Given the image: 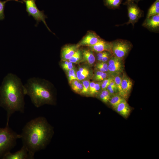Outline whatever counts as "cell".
I'll list each match as a JSON object with an SVG mask.
<instances>
[{
  "label": "cell",
  "instance_id": "e0dca14e",
  "mask_svg": "<svg viewBox=\"0 0 159 159\" xmlns=\"http://www.w3.org/2000/svg\"><path fill=\"white\" fill-rule=\"evenodd\" d=\"M104 5L108 8L115 9H119L122 0H103Z\"/></svg>",
  "mask_w": 159,
  "mask_h": 159
},
{
  "label": "cell",
  "instance_id": "d6a6232c",
  "mask_svg": "<svg viewBox=\"0 0 159 159\" xmlns=\"http://www.w3.org/2000/svg\"><path fill=\"white\" fill-rule=\"evenodd\" d=\"M99 96L100 98L104 102L106 103L108 102L109 99L105 96L100 92L99 93Z\"/></svg>",
  "mask_w": 159,
  "mask_h": 159
},
{
  "label": "cell",
  "instance_id": "8992f818",
  "mask_svg": "<svg viewBox=\"0 0 159 159\" xmlns=\"http://www.w3.org/2000/svg\"><path fill=\"white\" fill-rule=\"evenodd\" d=\"M36 0H23L22 2L26 5V10L29 16H32L36 21L35 26H37L39 23L42 21L47 29L51 32V30L47 26L45 21L47 16L44 14V11H40L37 7L36 4Z\"/></svg>",
  "mask_w": 159,
  "mask_h": 159
},
{
  "label": "cell",
  "instance_id": "d590c367",
  "mask_svg": "<svg viewBox=\"0 0 159 159\" xmlns=\"http://www.w3.org/2000/svg\"><path fill=\"white\" fill-rule=\"evenodd\" d=\"M62 67L64 70L67 71L74 68V67L73 64L72 65L62 66Z\"/></svg>",
  "mask_w": 159,
  "mask_h": 159
},
{
  "label": "cell",
  "instance_id": "d6986e66",
  "mask_svg": "<svg viewBox=\"0 0 159 159\" xmlns=\"http://www.w3.org/2000/svg\"><path fill=\"white\" fill-rule=\"evenodd\" d=\"M124 99V98L117 93L111 96L108 102L113 108H114Z\"/></svg>",
  "mask_w": 159,
  "mask_h": 159
},
{
  "label": "cell",
  "instance_id": "f546056e",
  "mask_svg": "<svg viewBox=\"0 0 159 159\" xmlns=\"http://www.w3.org/2000/svg\"><path fill=\"white\" fill-rule=\"evenodd\" d=\"M101 89V82H96L92 95H93L98 93Z\"/></svg>",
  "mask_w": 159,
  "mask_h": 159
},
{
  "label": "cell",
  "instance_id": "3957f363",
  "mask_svg": "<svg viewBox=\"0 0 159 159\" xmlns=\"http://www.w3.org/2000/svg\"><path fill=\"white\" fill-rule=\"evenodd\" d=\"M26 95L30 97L31 102L36 107L53 101L52 93L47 84L39 78L33 77L29 79L24 85Z\"/></svg>",
  "mask_w": 159,
  "mask_h": 159
},
{
  "label": "cell",
  "instance_id": "e575fe53",
  "mask_svg": "<svg viewBox=\"0 0 159 159\" xmlns=\"http://www.w3.org/2000/svg\"><path fill=\"white\" fill-rule=\"evenodd\" d=\"M109 85L110 86L112 87L118 93V91H117V89L116 87V86L114 80V78L110 82Z\"/></svg>",
  "mask_w": 159,
  "mask_h": 159
},
{
  "label": "cell",
  "instance_id": "f1b7e54d",
  "mask_svg": "<svg viewBox=\"0 0 159 159\" xmlns=\"http://www.w3.org/2000/svg\"><path fill=\"white\" fill-rule=\"evenodd\" d=\"M78 80H72L70 83L72 89L75 92L78 89L80 82Z\"/></svg>",
  "mask_w": 159,
  "mask_h": 159
},
{
  "label": "cell",
  "instance_id": "7402d4cb",
  "mask_svg": "<svg viewBox=\"0 0 159 159\" xmlns=\"http://www.w3.org/2000/svg\"><path fill=\"white\" fill-rule=\"evenodd\" d=\"M82 56V50L78 48L72 57L68 60L72 63H78L81 61Z\"/></svg>",
  "mask_w": 159,
  "mask_h": 159
},
{
  "label": "cell",
  "instance_id": "4316f807",
  "mask_svg": "<svg viewBox=\"0 0 159 159\" xmlns=\"http://www.w3.org/2000/svg\"><path fill=\"white\" fill-rule=\"evenodd\" d=\"M113 78L112 76L110 75L109 77L101 82V90L106 89L109 85L110 82Z\"/></svg>",
  "mask_w": 159,
  "mask_h": 159
},
{
  "label": "cell",
  "instance_id": "8d00e7d4",
  "mask_svg": "<svg viewBox=\"0 0 159 159\" xmlns=\"http://www.w3.org/2000/svg\"><path fill=\"white\" fill-rule=\"evenodd\" d=\"M142 0H126V1L123 3L124 5H126L127 3L130 2H134L137 4L138 2Z\"/></svg>",
  "mask_w": 159,
  "mask_h": 159
},
{
  "label": "cell",
  "instance_id": "1f68e13d",
  "mask_svg": "<svg viewBox=\"0 0 159 159\" xmlns=\"http://www.w3.org/2000/svg\"><path fill=\"white\" fill-rule=\"evenodd\" d=\"M96 82L95 81L90 82L89 88V93L92 95Z\"/></svg>",
  "mask_w": 159,
  "mask_h": 159
},
{
  "label": "cell",
  "instance_id": "d4e9b609",
  "mask_svg": "<svg viewBox=\"0 0 159 159\" xmlns=\"http://www.w3.org/2000/svg\"><path fill=\"white\" fill-rule=\"evenodd\" d=\"M90 71L80 72L78 71L76 72V75L79 81L83 80L88 77L90 75Z\"/></svg>",
  "mask_w": 159,
  "mask_h": 159
},
{
  "label": "cell",
  "instance_id": "7a4b0ae2",
  "mask_svg": "<svg viewBox=\"0 0 159 159\" xmlns=\"http://www.w3.org/2000/svg\"><path fill=\"white\" fill-rule=\"evenodd\" d=\"M0 92L1 104L7 111L8 124L10 117L15 112H24L26 94L24 85L17 75L10 73L4 79Z\"/></svg>",
  "mask_w": 159,
  "mask_h": 159
},
{
  "label": "cell",
  "instance_id": "52a82bcc",
  "mask_svg": "<svg viewBox=\"0 0 159 159\" xmlns=\"http://www.w3.org/2000/svg\"><path fill=\"white\" fill-rule=\"evenodd\" d=\"M125 5L127 7L129 20L122 25L131 24L134 27L135 24L143 16V12L135 2H130Z\"/></svg>",
  "mask_w": 159,
  "mask_h": 159
},
{
  "label": "cell",
  "instance_id": "44dd1931",
  "mask_svg": "<svg viewBox=\"0 0 159 159\" xmlns=\"http://www.w3.org/2000/svg\"><path fill=\"white\" fill-rule=\"evenodd\" d=\"M122 73L117 74L112 76L113 77L116 86L118 93L124 98L123 93L121 86Z\"/></svg>",
  "mask_w": 159,
  "mask_h": 159
},
{
  "label": "cell",
  "instance_id": "83f0119b",
  "mask_svg": "<svg viewBox=\"0 0 159 159\" xmlns=\"http://www.w3.org/2000/svg\"><path fill=\"white\" fill-rule=\"evenodd\" d=\"M90 81L89 80H83L82 81L83 88L80 94H85L89 93Z\"/></svg>",
  "mask_w": 159,
  "mask_h": 159
},
{
  "label": "cell",
  "instance_id": "277c9868",
  "mask_svg": "<svg viewBox=\"0 0 159 159\" xmlns=\"http://www.w3.org/2000/svg\"><path fill=\"white\" fill-rule=\"evenodd\" d=\"M20 138V135L9 128L8 124L4 128H0V154L9 152L15 146L17 140Z\"/></svg>",
  "mask_w": 159,
  "mask_h": 159
},
{
  "label": "cell",
  "instance_id": "5b68a950",
  "mask_svg": "<svg viewBox=\"0 0 159 159\" xmlns=\"http://www.w3.org/2000/svg\"><path fill=\"white\" fill-rule=\"evenodd\" d=\"M112 53L117 58L123 59L131 49L132 43L126 40L117 39L112 42Z\"/></svg>",
  "mask_w": 159,
  "mask_h": 159
},
{
  "label": "cell",
  "instance_id": "9c48e42d",
  "mask_svg": "<svg viewBox=\"0 0 159 159\" xmlns=\"http://www.w3.org/2000/svg\"><path fill=\"white\" fill-rule=\"evenodd\" d=\"M101 39L95 32L89 31L77 44V46L78 48L81 46L91 47L95 44Z\"/></svg>",
  "mask_w": 159,
  "mask_h": 159
},
{
  "label": "cell",
  "instance_id": "4fadbf2b",
  "mask_svg": "<svg viewBox=\"0 0 159 159\" xmlns=\"http://www.w3.org/2000/svg\"><path fill=\"white\" fill-rule=\"evenodd\" d=\"M112 42L106 41L101 39L95 44L89 47L95 52L107 51L112 53Z\"/></svg>",
  "mask_w": 159,
  "mask_h": 159
},
{
  "label": "cell",
  "instance_id": "2e32d148",
  "mask_svg": "<svg viewBox=\"0 0 159 159\" xmlns=\"http://www.w3.org/2000/svg\"><path fill=\"white\" fill-rule=\"evenodd\" d=\"M82 58L81 61L85 62L90 65H92L95 62L96 57L94 52L90 49L82 50Z\"/></svg>",
  "mask_w": 159,
  "mask_h": 159
},
{
  "label": "cell",
  "instance_id": "8fae6325",
  "mask_svg": "<svg viewBox=\"0 0 159 159\" xmlns=\"http://www.w3.org/2000/svg\"><path fill=\"white\" fill-rule=\"evenodd\" d=\"M142 25L150 31L158 32L159 29V14L146 18Z\"/></svg>",
  "mask_w": 159,
  "mask_h": 159
},
{
  "label": "cell",
  "instance_id": "603a6c76",
  "mask_svg": "<svg viewBox=\"0 0 159 159\" xmlns=\"http://www.w3.org/2000/svg\"><path fill=\"white\" fill-rule=\"evenodd\" d=\"M95 68L96 70L103 72L108 73V64L107 62H97L95 64Z\"/></svg>",
  "mask_w": 159,
  "mask_h": 159
},
{
  "label": "cell",
  "instance_id": "30bf717a",
  "mask_svg": "<svg viewBox=\"0 0 159 159\" xmlns=\"http://www.w3.org/2000/svg\"><path fill=\"white\" fill-rule=\"evenodd\" d=\"M4 158L6 159H33L34 155L31 154L26 148L23 145L19 150L14 153L9 152L4 155Z\"/></svg>",
  "mask_w": 159,
  "mask_h": 159
},
{
  "label": "cell",
  "instance_id": "4dcf8cb0",
  "mask_svg": "<svg viewBox=\"0 0 159 159\" xmlns=\"http://www.w3.org/2000/svg\"><path fill=\"white\" fill-rule=\"evenodd\" d=\"M106 89L108 91L110 96H111L115 94L118 93V92L113 88L110 85L108 86Z\"/></svg>",
  "mask_w": 159,
  "mask_h": 159
},
{
  "label": "cell",
  "instance_id": "5bb4252c",
  "mask_svg": "<svg viewBox=\"0 0 159 159\" xmlns=\"http://www.w3.org/2000/svg\"><path fill=\"white\" fill-rule=\"evenodd\" d=\"M78 48L77 45L68 44L64 46L61 50L62 60H68L72 57Z\"/></svg>",
  "mask_w": 159,
  "mask_h": 159
},
{
  "label": "cell",
  "instance_id": "ffe728a7",
  "mask_svg": "<svg viewBox=\"0 0 159 159\" xmlns=\"http://www.w3.org/2000/svg\"><path fill=\"white\" fill-rule=\"evenodd\" d=\"M95 70L93 77L95 81L101 82L111 75L108 73Z\"/></svg>",
  "mask_w": 159,
  "mask_h": 159
},
{
  "label": "cell",
  "instance_id": "ba28073f",
  "mask_svg": "<svg viewBox=\"0 0 159 159\" xmlns=\"http://www.w3.org/2000/svg\"><path fill=\"white\" fill-rule=\"evenodd\" d=\"M108 73L112 76L122 73L124 71L123 59L112 55L107 62Z\"/></svg>",
  "mask_w": 159,
  "mask_h": 159
},
{
  "label": "cell",
  "instance_id": "7c38bea8",
  "mask_svg": "<svg viewBox=\"0 0 159 159\" xmlns=\"http://www.w3.org/2000/svg\"><path fill=\"white\" fill-rule=\"evenodd\" d=\"M133 83L132 80L124 71L122 73L121 86L123 95V97L127 99L131 92Z\"/></svg>",
  "mask_w": 159,
  "mask_h": 159
},
{
  "label": "cell",
  "instance_id": "ac0fdd59",
  "mask_svg": "<svg viewBox=\"0 0 159 159\" xmlns=\"http://www.w3.org/2000/svg\"><path fill=\"white\" fill-rule=\"evenodd\" d=\"M159 14V0H156L149 8L146 18Z\"/></svg>",
  "mask_w": 159,
  "mask_h": 159
},
{
  "label": "cell",
  "instance_id": "9a60e30c",
  "mask_svg": "<svg viewBox=\"0 0 159 159\" xmlns=\"http://www.w3.org/2000/svg\"><path fill=\"white\" fill-rule=\"evenodd\" d=\"M114 109L121 115L126 118L129 115L131 109L126 100L124 99Z\"/></svg>",
  "mask_w": 159,
  "mask_h": 159
},
{
  "label": "cell",
  "instance_id": "cb8c5ba5",
  "mask_svg": "<svg viewBox=\"0 0 159 159\" xmlns=\"http://www.w3.org/2000/svg\"><path fill=\"white\" fill-rule=\"evenodd\" d=\"M14 1L17 2H20L23 4L24 3L22 1H20L18 0H6L3 1L0 0V20H3L4 18V10L6 3L8 1Z\"/></svg>",
  "mask_w": 159,
  "mask_h": 159
},
{
  "label": "cell",
  "instance_id": "484cf974",
  "mask_svg": "<svg viewBox=\"0 0 159 159\" xmlns=\"http://www.w3.org/2000/svg\"><path fill=\"white\" fill-rule=\"evenodd\" d=\"M67 72L68 80L70 83L72 80H79L74 68L67 71Z\"/></svg>",
  "mask_w": 159,
  "mask_h": 159
},
{
  "label": "cell",
  "instance_id": "6da1fadb",
  "mask_svg": "<svg viewBox=\"0 0 159 159\" xmlns=\"http://www.w3.org/2000/svg\"><path fill=\"white\" fill-rule=\"evenodd\" d=\"M53 133L52 127L43 117H39L27 122L20 134L23 145L34 155L44 149L50 140Z\"/></svg>",
  "mask_w": 159,
  "mask_h": 159
},
{
  "label": "cell",
  "instance_id": "836d02e7",
  "mask_svg": "<svg viewBox=\"0 0 159 159\" xmlns=\"http://www.w3.org/2000/svg\"><path fill=\"white\" fill-rule=\"evenodd\" d=\"M100 92L105 96L110 99L111 96L108 92L107 89L102 90Z\"/></svg>",
  "mask_w": 159,
  "mask_h": 159
}]
</instances>
